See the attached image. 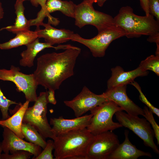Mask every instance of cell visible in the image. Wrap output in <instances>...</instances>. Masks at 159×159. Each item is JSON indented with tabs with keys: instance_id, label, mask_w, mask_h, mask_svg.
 I'll return each mask as SVG.
<instances>
[{
	"instance_id": "obj_1",
	"label": "cell",
	"mask_w": 159,
	"mask_h": 159,
	"mask_svg": "<svg viewBox=\"0 0 159 159\" xmlns=\"http://www.w3.org/2000/svg\"><path fill=\"white\" fill-rule=\"evenodd\" d=\"M81 49L72 46L61 52L42 55L37 59L33 74L38 85L48 90H58L62 83L74 75V69Z\"/></svg>"
},
{
	"instance_id": "obj_2",
	"label": "cell",
	"mask_w": 159,
	"mask_h": 159,
	"mask_svg": "<svg viewBox=\"0 0 159 159\" xmlns=\"http://www.w3.org/2000/svg\"><path fill=\"white\" fill-rule=\"evenodd\" d=\"M94 135L87 128L57 136L54 140L56 159H87L88 147Z\"/></svg>"
},
{
	"instance_id": "obj_3",
	"label": "cell",
	"mask_w": 159,
	"mask_h": 159,
	"mask_svg": "<svg viewBox=\"0 0 159 159\" xmlns=\"http://www.w3.org/2000/svg\"><path fill=\"white\" fill-rule=\"evenodd\" d=\"M133 11L130 6H123L114 17L116 25L124 31L125 36L130 38L159 34V21L150 14L140 16L134 14Z\"/></svg>"
},
{
	"instance_id": "obj_4",
	"label": "cell",
	"mask_w": 159,
	"mask_h": 159,
	"mask_svg": "<svg viewBox=\"0 0 159 159\" xmlns=\"http://www.w3.org/2000/svg\"><path fill=\"white\" fill-rule=\"evenodd\" d=\"M93 0H83L76 7L74 18L75 24L80 28L86 25L94 26L98 33L116 26L113 17L95 10Z\"/></svg>"
},
{
	"instance_id": "obj_5",
	"label": "cell",
	"mask_w": 159,
	"mask_h": 159,
	"mask_svg": "<svg viewBox=\"0 0 159 159\" xmlns=\"http://www.w3.org/2000/svg\"><path fill=\"white\" fill-rule=\"evenodd\" d=\"M120 111L123 110L114 102L105 101L90 111L92 116L87 129L95 135L123 127L119 123L115 122L112 120L115 113Z\"/></svg>"
},
{
	"instance_id": "obj_6",
	"label": "cell",
	"mask_w": 159,
	"mask_h": 159,
	"mask_svg": "<svg viewBox=\"0 0 159 159\" xmlns=\"http://www.w3.org/2000/svg\"><path fill=\"white\" fill-rule=\"evenodd\" d=\"M48 103L47 91L40 92L34 105L26 109L23 122L32 126L44 139L50 138L54 140L55 137L47 117Z\"/></svg>"
},
{
	"instance_id": "obj_7",
	"label": "cell",
	"mask_w": 159,
	"mask_h": 159,
	"mask_svg": "<svg viewBox=\"0 0 159 159\" xmlns=\"http://www.w3.org/2000/svg\"><path fill=\"white\" fill-rule=\"evenodd\" d=\"M116 118L122 127L128 128L140 138L144 145L151 148L155 153L159 154V150L154 142L155 134L150 123L145 118H140L126 113L123 111L116 112Z\"/></svg>"
},
{
	"instance_id": "obj_8",
	"label": "cell",
	"mask_w": 159,
	"mask_h": 159,
	"mask_svg": "<svg viewBox=\"0 0 159 159\" xmlns=\"http://www.w3.org/2000/svg\"><path fill=\"white\" fill-rule=\"evenodd\" d=\"M125 36L124 30L116 25L98 33L96 36L90 39H85L77 34H74L71 40L87 47L93 57H101L105 56L107 49L112 41Z\"/></svg>"
},
{
	"instance_id": "obj_9",
	"label": "cell",
	"mask_w": 159,
	"mask_h": 159,
	"mask_svg": "<svg viewBox=\"0 0 159 159\" xmlns=\"http://www.w3.org/2000/svg\"><path fill=\"white\" fill-rule=\"evenodd\" d=\"M0 80L13 82L17 91L22 92L26 100L29 102L36 100L38 85L33 73H23L20 71L19 67L12 65L9 69H0Z\"/></svg>"
},
{
	"instance_id": "obj_10",
	"label": "cell",
	"mask_w": 159,
	"mask_h": 159,
	"mask_svg": "<svg viewBox=\"0 0 159 159\" xmlns=\"http://www.w3.org/2000/svg\"><path fill=\"white\" fill-rule=\"evenodd\" d=\"M120 144L118 136L112 131L94 135L88 149L87 159H109Z\"/></svg>"
},
{
	"instance_id": "obj_11",
	"label": "cell",
	"mask_w": 159,
	"mask_h": 159,
	"mask_svg": "<svg viewBox=\"0 0 159 159\" xmlns=\"http://www.w3.org/2000/svg\"><path fill=\"white\" fill-rule=\"evenodd\" d=\"M76 6V5L71 1L47 0L45 11L42 13L38 12L36 18L30 20V25L36 26L37 28H39L46 17H48V23L55 26L58 25L59 20L50 14L57 11H60L67 16L74 18Z\"/></svg>"
},
{
	"instance_id": "obj_12",
	"label": "cell",
	"mask_w": 159,
	"mask_h": 159,
	"mask_svg": "<svg viewBox=\"0 0 159 159\" xmlns=\"http://www.w3.org/2000/svg\"><path fill=\"white\" fill-rule=\"evenodd\" d=\"M106 101L102 94L96 95L85 86L80 93L73 99L64 101V102L73 110L77 117Z\"/></svg>"
},
{
	"instance_id": "obj_13",
	"label": "cell",
	"mask_w": 159,
	"mask_h": 159,
	"mask_svg": "<svg viewBox=\"0 0 159 159\" xmlns=\"http://www.w3.org/2000/svg\"><path fill=\"white\" fill-rule=\"evenodd\" d=\"M126 85L107 88L102 94L107 100L116 103L127 113L134 115L143 116V109L135 104L128 96Z\"/></svg>"
},
{
	"instance_id": "obj_14",
	"label": "cell",
	"mask_w": 159,
	"mask_h": 159,
	"mask_svg": "<svg viewBox=\"0 0 159 159\" xmlns=\"http://www.w3.org/2000/svg\"><path fill=\"white\" fill-rule=\"evenodd\" d=\"M1 142L3 151L6 154H11L17 150H24L31 153L34 157L38 155L42 151L39 146L26 141L18 137L13 131L4 127Z\"/></svg>"
},
{
	"instance_id": "obj_15",
	"label": "cell",
	"mask_w": 159,
	"mask_h": 159,
	"mask_svg": "<svg viewBox=\"0 0 159 159\" xmlns=\"http://www.w3.org/2000/svg\"><path fill=\"white\" fill-rule=\"evenodd\" d=\"M92 116L90 114L70 119H65L62 116L51 118L50 124L52 126V131L56 137L61 133L87 128Z\"/></svg>"
},
{
	"instance_id": "obj_16",
	"label": "cell",
	"mask_w": 159,
	"mask_h": 159,
	"mask_svg": "<svg viewBox=\"0 0 159 159\" xmlns=\"http://www.w3.org/2000/svg\"><path fill=\"white\" fill-rule=\"evenodd\" d=\"M111 76L107 82V88L127 85L134 81L138 77H142L148 74L147 71H144L138 67L136 69L129 71H125L120 66L111 69Z\"/></svg>"
},
{
	"instance_id": "obj_17",
	"label": "cell",
	"mask_w": 159,
	"mask_h": 159,
	"mask_svg": "<svg viewBox=\"0 0 159 159\" xmlns=\"http://www.w3.org/2000/svg\"><path fill=\"white\" fill-rule=\"evenodd\" d=\"M50 24L43 22L41 25L44 27V29L37 28L35 31L38 38H44L45 42L52 45L63 43L71 40L74 34L73 32L65 29L55 28Z\"/></svg>"
},
{
	"instance_id": "obj_18",
	"label": "cell",
	"mask_w": 159,
	"mask_h": 159,
	"mask_svg": "<svg viewBox=\"0 0 159 159\" xmlns=\"http://www.w3.org/2000/svg\"><path fill=\"white\" fill-rule=\"evenodd\" d=\"M129 131H125V139L119 145L110 156L109 159H137L142 156L152 157L151 154L137 149L130 141Z\"/></svg>"
},
{
	"instance_id": "obj_19",
	"label": "cell",
	"mask_w": 159,
	"mask_h": 159,
	"mask_svg": "<svg viewBox=\"0 0 159 159\" xmlns=\"http://www.w3.org/2000/svg\"><path fill=\"white\" fill-rule=\"evenodd\" d=\"M29 102L26 100L22 104L20 102L17 105V110L12 116L6 120H0V125L8 128L22 139L24 137L21 132V127L24 114L29 107Z\"/></svg>"
},
{
	"instance_id": "obj_20",
	"label": "cell",
	"mask_w": 159,
	"mask_h": 159,
	"mask_svg": "<svg viewBox=\"0 0 159 159\" xmlns=\"http://www.w3.org/2000/svg\"><path fill=\"white\" fill-rule=\"evenodd\" d=\"M26 49L20 54V65L24 67H31L34 65V61L37 54L43 49L53 48L57 50V46L54 47L47 42H41L37 38L26 46Z\"/></svg>"
},
{
	"instance_id": "obj_21",
	"label": "cell",
	"mask_w": 159,
	"mask_h": 159,
	"mask_svg": "<svg viewBox=\"0 0 159 159\" xmlns=\"http://www.w3.org/2000/svg\"><path fill=\"white\" fill-rule=\"evenodd\" d=\"M22 0H16L14 4L15 13L16 15L15 21L13 25L5 27V29L15 34L30 30V20H28L24 15L25 8Z\"/></svg>"
},
{
	"instance_id": "obj_22",
	"label": "cell",
	"mask_w": 159,
	"mask_h": 159,
	"mask_svg": "<svg viewBox=\"0 0 159 159\" xmlns=\"http://www.w3.org/2000/svg\"><path fill=\"white\" fill-rule=\"evenodd\" d=\"M16 36L6 42L0 44V49H9L23 45L26 46L38 38L35 31L30 30L16 33Z\"/></svg>"
},
{
	"instance_id": "obj_23",
	"label": "cell",
	"mask_w": 159,
	"mask_h": 159,
	"mask_svg": "<svg viewBox=\"0 0 159 159\" xmlns=\"http://www.w3.org/2000/svg\"><path fill=\"white\" fill-rule=\"evenodd\" d=\"M21 131L24 138L29 142L39 146L43 149L45 148L47 144L45 139L30 124L23 122Z\"/></svg>"
},
{
	"instance_id": "obj_24",
	"label": "cell",
	"mask_w": 159,
	"mask_h": 159,
	"mask_svg": "<svg viewBox=\"0 0 159 159\" xmlns=\"http://www.w3.org/2000/svg\"><path fill=\"white\" fill-rule=\"evenodd\" d=\"M139 67L144 71L150 70L159 75V56L152 55L142 61Z\"/></svg>"
},
{
	"instance_id": "obj_25",
	"label": "cell",
	"mask_w": 159,
	"mask_h": 159,
	"mask_svg": "<svg viewBox=\"0 0 159 159\" xmlns=\"http://www.w3.org/2000/svg\"><path fill=\"white\" fill-rule=\"evenodd\" d=\"M20 103H17L7 99L4 95L0 87V110H1L2 120H6L10 116L9 115L8 111L9 107L12 105H19Z\"/></svg>"
},
{
	"instance_id": "obj_26",
	"label": "cell",
	"mask_w": 159,
	"mask_h": 159,
	"mask_svg": "<svg viewBox=\"0 0 159 159\" xmlns=\"http://www.w3.org/2000/svg\"><path fill=\"white\" fill-rule=\"evenodd\" d=\"M143 116L151 125L155 134L157 142V144H159V126L157 123L154 118L153 113L146 106L144 107Z\"/></svg>"
},
{
	"instance_id": "obj_27",
	"label": "cell",
	"mask_w": 159,
	"mask_h": 159,
	"mask_svg": "<svg viewBox=\"0 0 159 159\" xmlns=\"http://www.w3.org/2000/svg\"><path fill=\"white\" fill-rule=\"evenodd\" d=\"M138 90L140 95L139 99L143 103L145 104L153 113L156 114L158 117H159V110L154 106L148 100L146 97L143 93L141 88L138 84L134 81L130 83Z\"/></svg>"
},
{
	"instance_id": "obj_28",
	"label": "cell",
	"mask_w": 159,
	"mask_h": 159,
	"mask_svg": "<svg viewBox=\"0 0 159 159\" xmlns=\"http://www.w3.org/2000/svg\"><path fill=\"white\" fill-rule=\"evenodd\" d=\"M33 155L30 152L24 150H17L12 153L1 154V159H28Z\"/></svg>"
},
{
	"instance_id": "obj_29",
	"label": "cell",
	"mask_w": 159,
	"mask_h": 159,
	"mask_svg": "<svg viewBox=\"0 0 159 159\" xmlns=\"http://www.w3.org/2000/svg\"><path fill=\"white\" fill-rule=\"evenodd\" d=\"M54 149V141L49 140L47 142V144L44 150L32 159H53V155L52 152Z\"/></svg>"
},
{
	"instance_id": "obj_30",
	"label": "cell",
	"mask_w": 159,
	"mask_h": 159,
	"mask_svg": "<svg viewBox=\"0 0 159 159\" xmlns=\"http://www.w3.org/2000/svg\"><path fill=\"white\" fill-rule=\"evenodd\" d=\"M149 14L159 21V0H148Z\"/></svg>"
},
{
	"instance_id": "obj_31",
	"label": "cell",
	"mask_w": 159,
	"mask_h": 159,
	"mask_svg": "<svg viewBox=\"0 0 159 159\" xmlns=\"http://www.w3.org/2000/svg\"><path fill=\"white\" fill-rule=\"evenodd\" d=\"M47 0H30L32 5L34 6L37 7L40 5L41 7V9L38 12L42 13L44 12L45 9V5Z\"/></svg>"
},
{
	"instance_id": "obj_32",
	"label": "cell",
	"mask_w": 159,
	"mask_h": 159,
	"mask_svg": "<svg viewBox=\"0 0 159 159\" xmlns=\"http://www.w3.org/2000/svg\"><path fill=\"white\" fill-rule=\"evenodd\" d=\"M54 91L52 90H49L47 91V100L48 103H50L54 105L57 103L54 95Z\"/></svg>"
},
{
	"instance_id": "obj_33",
	"label": "cell",
	"mask_w": 159,
	"mask_h": 159,
	"mask_svg": "<svg viewBox=\"0 0 159 159\" xmlns=\"http://www.w3.org/2000/svg\"><path fill=\"white\" fill-rule=\"evenodd\" d=\"M140 4L143 11L145 12V15L149 14L148 7V0H139Z\"/></svg>"
},
{
	"instance_id": "obj_34",
	"label": "cell",
	"mask_w": 159,
	"mask_h": 159,
	"mask_svg": "<svg viewBox=\"0 0 159 159\" xmlns=\"http://www.w3.org/2000/svg\"><path fill=\"white\" fill-rule=\"evenodd\" d=\"M94 3H97L98 6L100 7H102L105 3L107 0H93Z\"/></svg>"
},
{
	"instance_id": "obj_35",
	"label": "cell",
	"mask_w": 159,
	"mask_h": 159,
	"mask_svg": "<svg viewBox=\"0 0 159 159\" xmlns=\"http://www.w3.org/2000/svg\"><path fill=\"white\" fill-rule=\"evenodd\" d=\"M4 16V12L2 7V4L0 2V20L3 18Z\"/></svg>"
},
{
	"instance_id": "obj_36",
	"label": "cell",
	"mask_w": 159,
	"mask_h": 159,
	"mask_svg": "<svg viewBox=\"0 0 159 159\" xmlns=\"http://www.w3.org/2000/svg\"><path fill=\"white\" fill-rule=\"evenodd\" d=\"M3 151L2 147L1 142H0V159H1V153Z\"/></svg>"
},
{
	"instance_id": "obj_37",
	"label": "cell",
	"mask_w": 159,
	"mask_h": 159,
	"mask_svg": "<svg viewBox=\"0 0 159 159\" xmlns=\"http://www.w3.org/2000/svg\"><path fill=\"white\" fill-rule=\"evenodd\" d=\"M5 29V27L2 28L1 29H0V31H1L2 30Z\"/></svg>"
},
{
	"instance_id": "obj_38",
	"label": "cell",
	"mask_w": 159,
	"mask_h": 159,
	"mask_svg": "<svg viewBox=\"0 0 159 159\" xmlns=\"http://www.w3.org/2000/svg\"><path fill=\"white\" fill-rule=\"evenodd\" d=\"M22 0L23 1H26V0Z\"/></svg>"
}]
</instances>
